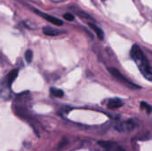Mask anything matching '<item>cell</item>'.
<instances>
[{
    "mask_svg": "<svg viewBox=\"0 0 152 151\" xmlns=\"http://www.w3.org/2000/svg\"><path fill=\"white\" fill-rule=\"evenodd\" d=\"M77 15L79 16V17H82V18H86V19H89V20H94V19L89 15V14H87V13H86V12H77Z\"/></svg>",
    "mask_w": 152,
    "mask_h": 151,
    "instance_id": "4fadbf2b",
    "label": "cell"
},
{
    "mask_svg": "<svg viewBox=\"0 0 152 151\" xmlns=\"http://www.w3.org/2000/svg\"><path fill=\"white\" fill-rule=\"evenodd\" d=\"M130 55L132 59L135 61L137 64L141 73L144 77H146L148 80L152 81V69L150 66L149 61L147 57L144 55L143 52L138 46L137 44H134L131 51H130Z\"/></svg>",
    "mask_w": 152,
    "mask_h": 151,
    "instance_id": "6da1fadb",
    "label": "cell"
},
{
    "mask_svg": "<svg viewBox=\"0 0 152 151\" xmlns=\"http://www.w3.org/2000/svg\"><path fill=\"white\" fill-rule=\"evenodd\" d=\"M33 59V53L31 50H27L25 53V60L28 63H30Z\"/></svg>",
    "mask_w": 152,
    "mask_h": 151,
    "instance_id": "8fae6325",
    "label": "cell"
},
{
    "mask_svg": "<svg viewBox=\"0 0 152 151\" xmlns=\"http://www.w3.org/2000/svg\"><path fill=\"white\" fill-rule=\"evenodd\" d=\"M36 12H37V14H39L41 17H43L45 20H46L47 21H49V22L53 23V25H56V26H61V25L63 24L62 20H60V19H58V18H56V17H53V16H52V15H49V14L44 13V12H39V11H36Z\"/></svg>",
    "mask_w": 152,
    "mask_h": 151,
    "instance_id": "277c9868",
    "label": "cell"
},
{
    "mask_svg": "<svg viewBox=\"0 0 152 151\" xmlns=\"http://www.w3.org/2000/svg\"><path fill=\"white\" fill-rule=\"evenodd\" d=\"M108 71L110 72V74L112 76V77H114L118 82H120V83H122V84H125V85H129L130 87H133V88H140L138 85H134V84H133V83H131L126 77H125L121 73H120V71L118 70V69H115V68H108Z\"/></svg>",
    "mask_w": 152,
    "mask_h": 151,
    "instance_id": "7a4b0ae2",
    "label": "cell"
},
{
    "mask_svg": "<svg viewBox=\"0 0 152 151\" xmlns=\"http://www.w3.org/2000/svg\"><path fill=\"white\" fill-rule=\"evenodd\" d=\"M63 18H64L65 20H69V21H72V20H74L75 16H74L73 14H71V13H65V14L63 15Z\"/></svg>",
    "mask_w": 152,
    "mask_h": 151,
    "instance_id": "5bb4252c",
    "label": "cell"
},
{
    "mask_svg": "<svg viewBox=\"0 0 152 151\" xmlns=\"http://www.w3.org/2000/svg\"><path fill=\"white\" fill-rule=\"evenodd\" d=\"M43 32L45 35H47V36H57L59 34H61V32L55 29V28H53L51 27H48V26H45L43 28Z\"/></svg>",
    "mask_w": 152,
    "mask_h": 151,
    "instance_id": "ba28073f",
    "label": "cell"
},
{
    "mask_svg": "<svg viewBox=\"0 0 152 151\" xmlns=\"http://www.w3.org/2000/svg\"><path fill=\"white\" fill-rule=\"evenodd\" d=\"M88 26L95 32L96 36H98V38L100 40H103V38H104V32L102 31V29H101L99 27H97L96 25H94V24H93L91 22H88Z\"/></svg>",
    "mask_w": 152,
    "mask_h": 151,
    "instance_id": "52a82bcc",
    "label": "cell"
},
{
    "mask_svg": "<svg viewBox=\"0 0 152 151\" xmlns=\"http://www.w3.org/2000/svg\"><path fill=\"white\" fill-rule=\"evenodd\" d=\"M18 71H19L18 69H13V70H12V71L8 74V76L6 77L7 83L9 84L10 86L12 85V84L14 82V80H15L16 77H18V73H19Z\"/></svg>",
    "mask_w": 152,
    "mask_h": 151,
    "instance_id": "9c48e42d",
    "label": "cell"
},
{
    "mask_svg": "<svg viewBox=\"0 0 152 151\" xmlns=\"http://www.w3.org/2000/svg\"><path fill=\"white\" fill-rule=\"evenodd\" d=\"M50 93L53 97H56V98H61L64 95V93L62 90L58 89V88H54V87H52L50 89Z\"/></svg>",
    "mask_w": 152,
    "mask_h": 151,
    "instance_id": "30bf717a",
    "label": "cell"
},
{
    "mask_svg": "<svg viewBox=\"0 0 152 151\" xmlns=\"http://www.w3.org/2000/svg\"><path fill=\"white\" fill-rule=\"evenodd\" d=\"M141 107H142V109H145L149 114L151 113L152 111V107L151 105H149L147 102H144V101H142V103H141Z\"/></svg>",
    "mask_w": 152,
    "mask_h": 151,
    "instance_id": "7c38bea8",
    "label": "cell"
},
{
    "mask_svg": "<svg viewBox=\"0 0 152 151\" xmlns=\"http://www.w3.org/2000/svg\"><path fill=\"white\" fill-rule=\"evenodd\" d=\"M135 127V123L133 120H127L126 122L118 123L115 125V129L119 132H126L133 130Z\"/></svg>",
    "mask_w": 152,
    "mask_h": 151,
    "instance_id": "3957f363",
    "label": "cell"
},
{
    "mask_svg": "<svg viewBox=\"0 0 152 151\" xmlns=\"http://www.w3.org/2000/svg\"><path fill=\"white\" fill-rule=\"evenodd\" d=\"M100 144L106 149V151H126L121 147L111 142H100Z\"/></svg>",
    "mask_w": 152,
    "mask_h": 151,
    "instance_id": "5b68a950",
    "label": "cell"
},
{
    "mask_svg": "<svg viewBox=\"0 0 152 151\" xmlns=\"http://www.w3.org/2000/svg\"><path fill=\"white\" fill-rule=\"evenodd\" d=\"M102 1H105V0H102Z\"/></svg>",
    "mask_w": 152,
    "mask_h": 151,
    "instance_id": "9a60e30c",
    "label": "cell"
},
{
    "mask_svg": "<svg viewBox=\"0 0 152 151\" xmlns=\"http://www.w3.org/2000/svg\"><path fill=\"white\" fill-rule=\"evenodd\" d=\"M122 106H123V102L120 99H111L108 102V108L110 109H119Z\"/></svg>",
    "mask_w": 152,
    "mask_h": 151,
    "instance_id": "8992f818",
    "label": "cell"
}]
</instances>
